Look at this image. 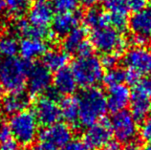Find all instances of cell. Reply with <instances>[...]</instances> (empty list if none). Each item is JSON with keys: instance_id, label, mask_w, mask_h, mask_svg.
Masks as SVG:
<instances>
[{"instance_id": "1", "label": "cell", "mask_w": 151, "mask_h": 150, "mask_svg": "<svg viewBox=\"0 0 151 150\" xmlns=\"http://www.w3.org/2000/svg\"><path fill=\"white\" fill-rule=\"evenodd\" d=\"M78 122L88 127L102 120L107 112L106 95L98 87L84 89L78 95Z\"/></svg>"}, {"instance_id": "2", "label": "cell", "mask_w": 151, "mask_h": 150, "mask_svg": "<svg viewBox=\"0 0 151 150\" xmlns=\"http://www.w3.org/2000/svg\"><path fill=\"white\" fill-rule=\"evenodd\" d=\"M30 64L17 57L0 60V83L9 92L24 91Z\"/></svg>"}, {"instance_id": "3", "label": "cell", "mask_w": 151, "mask_h": 150, "mask_svg": "<svg viewBox=\"0 0 151 150\" xmlns=\"http://www.w3.org/2000/svg\"><path fill=\"white\" fill-rule=\"evenodd\" d=\"M103 69L101 60L94 54L86 57H77L71 66L78 86L84 89L97 87L103 78Z\"/></svg>"}, {"instance_id": "4", "label": "cell", "mask_w": 151, "mask_h": 150, "mask_svg": "<svg viewBox=\"0 0 151 150\" xmlns=\"http://www.w3.org/2000/svg\"><path fill=\"white\" fill-rule=\"evenodd\" d=\"M39 123L33 112L24 110L11 116L8 123L11 134L19 145L28 146L38 137Z\"/></svg>"}, {"instance_id": "5", "label": "cell", "mask_w": 151, "mask_h": 150, "mask_svg": "<svg viewBox=\"0 0 151 150\" xmlns=\"http://www.w3.org/2000/svg\"><path fill=\"white\" fill-rule=\"evenodd\" d=\"M90 43L93 48L102 54L124 53L127 47V40L121 32L111 26L94 29L90 34Z\"/></svg>"}, {"instance_id": "6", "label": "cell", "mask_w": 151, "mask_h": 150, "mask_svg": "<svg viewBox=\"0 0 151 150\" xmlns=\"http://www.w3.org/2000/svg\"><path fill=\"white\" fill-rule=\"evenodd\" d=\"M130 113L137 121L151 115V77L141 78L131 91Z\"/></svg>"}, {"instance_id": "7", "label": "cell", "mask_w": 151, "mask_h": 150, "mask_svg": "<svg viewBox=\"0 0 151 150\" xmlns=\"http://www.w3.org/2000/svg\"><path fill=\"white\" fill-rule=\"evenodd\" d=\"M110 124L112 135L120 143L127 144L133 141L139 132L137 120L126 110L115 113L110 121Z\"/></svg>"}, {"instance_id": "8", "label": "cell", "mask_w": 151, "mask_h": 150, "mask_svg": "<svg viewBox=\"0 0 151 150\" xmlns=\"http://www.w3.org/2000/svg\"><path fill=\"white\" fill-rule=\"evenodd\" d=\"M112 129L110 121L103 118L87 127L82 135V143L88 150H100L111 140Z\"/></svg>"}, {"instance_id": "9", "label": "cell", "mask_w": 151, "mask_h": 150, "mask_svg": "<svg viewBox=\"0 0 151 150\" xmlns=\"http://www.w3.org/2000/svg\"><path fill=\"white\" fill-rule=\"evenodd\" d=\"M51 71L43 65V63L30 64L27 78V86L33 96H39L46 93L52 84Z\"/></svg>"}, {"instance_id": "10", "label": "cell", "mask_w": 151, "mask_h": 150, "mask_svg": "<svg viewBox=\"0 0 151 150\" xmlns=\"http://www.w3.org/2000/svg\"><path fill=\"white\" fill-rule=\"evenodd\" d=\"M34 115L37 118L39 124L50 126L59 121L61 118L59 104L47 95L38 98L34 104Z\"/></svg>"}, {"instance_id": "11", "label": "cell", "mask_w": 151, "mask_h": 150, "mask_svg": "<svg viewBox=\"0 0 151 150\" xmlns=\"http://www.w3.org/2000/svg\"><path fill=\"white\" fill-rule=\"evenodd\" d=\"M124 64L127 69L151 77V50L145 47L133 46L125 53Z\"/></svg>"}, {"instance_id": "12", "label": "cell", "mask_w": 151, "mask_h": 150, "mask_svg": "<svg viewBox=\"0 0 151 150\" xmlns=\"http://www.w3.org/2000/svg\"><path fill=\"white\" fill-rule=\"evenodd\" d=\"M38 138L39 141H48L59 149L73 140V131L67 123L58 121L42 129Z\"/></svg>"}, {"instance_id": "13", "label": "cell", "mask_w": 151, "mask_h": 150, "mask_svg": "<svg viewBox=\"0 0 151 150\" xmlns=\"http://www.w3.org/2000/svg\"><path fill=\"white\" fill-rule=\"evenodd\" d=\"M81 15L76 11H64V13H58L54 15L52 21V32L55 37H64L71 31L78 27L81 22Z\"/></svg>"}, {"instance_id": "14", "label": "cell", "mask_w": 151, "mask_h": 150, "mask_svg": "<svg viewBox=\"0 0 151 150\" xmlns=\"http://www.w3.org/2000/svg\"><path fill=\"white\" fill-rule=\"evenodd\" d=\"M54 9L47 1H37L28 11V20L39 29H49L54 18Z\"/></svg>"}, {"instance_id": "15", "label": "cell", "mask_w": 151, "mask_h": 150, "mask_svg": "<svg viewBox=\"0 0 151 150\" xmlns=\"http://www.w3.org/2000/svg\"><path fill=\"white\" fill-rule=\"evenodd\" d=\"M131 91L125 84L109 87L106 95L107 109L113 113L124 111L130 103Z\"/></svg>"}, {"instance_id": "16", "label": "cell", "mask_w": 151, "mask_h": 150, "mask_svg": "<svg viewBox=\"0 0 151 150\" xmlns=\"http://www.w3.org/2000/svg\"><path fill=\"white\" fill-rule=\"evenodd\" d=\"M30 104V96L24 91L9 92L3 97L1 101V110L4 114L13 116L14 114L27 110Z\"/></svg>"}, {"instance_id": "17", "label": "cell", "mask_w": 151, "mask_h": 150, "mask_svg": "<svg viewBox=\"0 0 151 150\" xmlns=\"http://www.w3.org/2000/svg\"><path fill=\"white\" fill-rule=\"evenodd\" d=\"M48 51V44L46 40L38 38H23L19 42L18 53L21 58L26 61L34 60L39 57H42Z\"/></svg>"}, {"instance_id": "18", "label": "cell", "mask_w": 151, "mask_h": 150, "mask_svg": "<svg viewBox=\"0 0 151 150\" xmlns=\"http://www.w3.org/2000/svg\"><path fill=\"white\" fill-rule=\"evenodd\" d=\"M52 83L54 85V89L63 96H72L78 88V83L72 71L67 67L55 72Z\"/></svg>"}, {"instance_id": "19", "label": "cell", "mask_w": 151, "mask_h": 150, "mask_svg": "<svg viewBox=\"0 0 151 150\" xmlns=\"http://www.w3.org/2000/svg\"><path fill=\"white\" fill-rule=\"evenodd\" d=\"M15 34L20 35L23 38H38L43 40H50L55 34L50 29H39L35 27L29 22L28 19L18 18L14 25Z\"/></svg>"}, {"instance_id": "20", "label": "cell", "mask_w": 151, "mask_h": 150, "mask_svg": "<svg viewBox=\"0 0 151 150\" xmlns=\"http://www.w3.org/2000/svg\"><path fill=\"white\" fill-rule=\"evenodd\" d=\"M128 26L134 35L149 38L151 35V9H145L134 13L128 22Z\"/></svg>"}, {"instance_id": "21", "label": "cell", "mask_w": 151, "mask_h": 150, "mask_svg": "<svg viewBox=\"0 0 151 150\" xmlns=\"http://www.w3.org/2000/svg\"><path fill=\"white\" fill-rule=\"evenodd\" d=\"M59 109H60L61 118L65 121V123L73 126L79 125V110L77 97L66 96L63 98L59 103Z\"/></svg>"}, {"instance_id": "22", "label": "cell", "mask_w": 151, "mask_h": 150, "mask_svg": "<svg viewBox=\"0 0 151 150\" xmlns=\"http://www.w3.org/2000/svg\"><path fill=\"white\" fill-rule=\"evenodd\" d=\"M70 61L69 54L64 50H48L42 56V63L50 71L58 72L63 68H66Z\"/></svg>"}, {"instance_id": "23", "label": "cell", "mask_w": 151, "mask_h": 150, "mask_svg": "<svg viewBox=\"0 0 151 150\" xmlns=\"http://www.w3.org/2000/svg\"><path fill=\"white\" fill-rule=\"evenodd\" d=\"M83 21H84L85 26L91 31L101 28V27L109 26L108 14L97 7H91L86 11L83 17Z\"/></svg>"}, {"instance_id": "24", "label": "cell", "mask_w": 151, "mask_h": 150, "mask_svg": "<svg viewBox=\"0 0 151 150\" xmlns=\"http://www.w3.org/2000/svg\"><path fill=\"white\" fill-rule=\"evenodd\" d=\"M86 31L82 27H77L66 34L63 39V50L68 54H76L83 42L86 40Z\"/></svg>"}, {"instance_id": "25", "label": "cell", "mask_w": 151, "mask_h": 150, "mask_svg": "<svg viewBox=\"0 0 151 150\" xmlns=\"http://www.w3.org/2000/svg\"><path fill=\"white\" fill-rule=\"evenodd\" d=\"M19 43L14 35H0V60L14 57L18 53Z\"/></svg>"}, {"instance_id": "26", "label": "cell", "mask_w": 151, "mask_h": 150, "mask_svg": "<svg viewBox=\"0 0 151 150\" xmlns=\"http://www.w3.org/2000/svg\"><path fill=\"white\" fill-rule=\"evenodd\" d=\"M33 0H5V10L11 17L21 18L32 7Z\"/></svg>"}, {"instance_id": "27", "label": "cell", "mask_w": 151, "mask_h": 150, "mask_svg": "<svg viewBox=\"0 0 151 150\" xmlns=\"http://www.w3.org/2000/svg\"><path fill=\"white\" fill-rule=\"evenodd\" d=\"M102 80L108 88L115 85L124 84V82L125 81V70L120 68V67L109 69L103 75Z\"/></svg>"}, {"instance_id": "28", "label": "cell", "mask_w": 151, "mask_h": 150, "mask_svg": "<svg viewBox=\"0 0 151 150\" xmlns=\"http://www.w3.org/2000/svg\"><path fill=\"white\" fill-rule=\"evenodd\" d=\"M108 24L119 32H124L128 27V15L125 13H108Z\"/></svg>"}, {"instance_id": "29", "label": "cell", "mask_w": 151, "mask_h": 150, "mask_svg": "<svg viewBox=\"0 0 151 150\" xmlns=\"http://www.w3.org/2000/svg\"><path fill=\"white\" fill-rule=\"evenodd\" d=\"M19 144L11 134L8 127H5L0 139V150H18Z\"/></svg>"}, {"instance_id": "30", "label": "cell", "mask_w": 151, "mask_h": 150, "mask_svg": "<svg viewBox=\"0 0 151 150\" xmlns=\"http://www.w3.org/2000/svg\"><path fill=\"white\" fill-rule=\"evenodd\" d=\"M78 0H51V5L58 13L73 11L78 8Z\"/></svg>"}, {"instance_id": "31", "label": "cell", "mask_w": 151, "mask_h": 150, "mask_svg": "<svg viewBox=\"0 0 151 150\" xmlns=\"http://www.w3.org/2000/svg\"><path fill=\"white\" fill-rule=\"evenodd\" d=\"M129 0H104V7L108 13H125L128 11Z\"/></svg>"}, {"instance_id": "32", "label": "cell", "mask_w": 151, "mask_h": 150, "mask_svg": "<svg viewBox=\"0 0 151 150\" xmlns=\"http://www.w3.org/2000/svg\"><path fill=\"white\" fill-rule=\"evenodd\" d=\"M139 132L142 140L147 144H151V115L142 121Z\"/></svg>"}, {"instance_id": "33", "label": "cell", "mask_w": 151, "mask_h": 150, "mask_svg": "<svg viewBox=\"0 0 151 150\" xmlns=\"http://www.w3.org/2000/svg\"><path fill=\"white\" fill-rule=\"evenodd\" d=\"M120 60V55L117 54H106L104 55V57H102L101 60V64L103 66V68H107V69H112L117 67V64Z\"/></svg>"}, {"instance_id": "34", "label": "cell", "mask_w": 151, "mask_h": 150, "mask_svg": "<svg viewBox=\"0 0 151 150\" xmlns=\"http://www.w3.org/2000/svg\"><path fill=\"white\" fill-rule=\"evenodd\" d=\"M147 4L148 0H129L128 10L132 11L133 13H138V11L146 9Z\"/></svg>"}, {"instance_id": "35", "label": "cell", "mask_w": 151, "mask_h": 150, "mask_svg": "<svg viewBox=\"0 0 151 150\" xmlns=\"http://www.w3.org/2000/svg\"><path fill=\"white\" fill-rule=\"evenodd\" d=\"M60 150H88L82 141L79 140H72L64 146L61 147Z\"/></svg>"}, {"instance_id": "36", "label": "cell", "mask_w": 151, "mask_h": 150, "mask_svg": "<svg viewBox=\"0 0 151 150\" xmlns=\"http://www.w3.org/2000/svg\"><path fill=\"white\" fill-rule=\"evenodd\" d=\"M93 51H94V48H93L92 44L90 43V41L85 40L81 45V47L78 48V52L76 54L78 55V57H86V56H90V55H92Z\"/></svg>"}, {"instance_id": "37", "label": "cell", "mask_w": 151, "mask_h": 150, "mask_svg": "<svg viewBox=\"0 0 151 150\" xmlns=\"http://www.w3.org/2000/svg\"><path fill=\"white\" fill-rule=\"evenodd\" d=\"M140 80H141L140 74H138L137 72H135V71L130 70V69H127L125 71V81L127 83L135 85Z\"/></svg>"}, {"instance_id": "38", "label": "cell", "mask_w": 151, "mask_h": 150, "mask_svg": "<svg viewBox=\"0 0 151 150\" xmlns=\"http://www.w3.org/2000/svg\"><path fill=\"white\" fill-rule=\"evenodd\" d=\"M101 149L102 150H122V148L121 146L120 141H118L117 140L116 141L110 140Z\"/></svg>"}, {"instance_id": "39", "label": "cell", "mask_w": 151, "mask_h": 150, "mask_svg": "<svg viewBox=\"0 0 151 150\" xmlns=\"http://www.w3.org/2000/svg\"><path fill=\"white\" fill-rule=\"evenodd\" d=\"M122 150H142L140 144L136 141H130V143H127L125 144V146L122 148Z\"/></svg>"}, {"instance_id": "40", "label": "cell", "mask_w": 151, "mask_h": 150, "mask_svg": "<svg viewBox=\"0 0 151 150\" xmlns=\"http://www.w3.org/2000/svg\"><path fill=\"white\" fill-rule=\"evenodd\" d=\"M101 1H104V0H78V2H81L84 6H93Z\"/></svg>"}, {"instance_id": "41", "label": "cell", "mask_w": 151, "mask_h": 150, "mask_svg": "<svg viewBox=\"0 0 151 150\" xmlns=\"http://www.w3.org/2000/svg\"><path fill=\"white\" fill-rule=\"evenodd\" d=\"M5 11V0H0V14Z\"/></svg>"}, {"instance_id": "42", "label": "cell", "mask_w": 151, "mask_h": 150, "mask_svg": "<svg viewBox=\"0 0 151 150\" xmlns=\"http://www.w3.org/2000/svg\"><path fill=\"white\" fill-rule=\"evenodd\" d=\"M6 126L3 124V122L1 121V120H0V139H1V136H2V134H3V131H4V129H5Z\"/></svg>"}, {"instance_id": "43", "label": "cell", "mask_w": 151, "mask_h": 150, "mask_svg": "<svg viewBox=\"0 0 151 150\" xmlns=\"http://www.w3.org/2000/svg\"><path fill=\"white\" fill-rule=\"evenodd\" d=\"M4 90H5V89H4V87H3V86H2V84L0 83V98H1L3 97V94H4Z\"/></svg>"}, {"instance_id": "44", "label": "cell", "mask_w": 151, "mask_h": 150, "mask_svg": "<svg viewBox=\"0 0 151 150\" xmlns=\"http://www.w3.org/2000/svg\"><path fill=\"white\" fill-rule=\"evenodd\" d=\"M142 150H151V144H148L146 146L144 147V149H142Z\"/></svg>"}, {"instance_id": "45", "label": "cell", "mask_w": 151, "mask_h": 150, "mask_svg": "<svg viewBox=\"0 0 151 150\" xmlns=\"http://www.w3.org/2000/svg\"><path fill=\"white\" fill-rule=\"evenodd\" d=\"M37 1H47V0H37Z\"/></svg>"}, {"instance_id": "46", "label": "cell", "mask_w": 151, "mask_h": 150, "mask_svg": "<svg viewBox=\"0 0 151 150\" xmlns=\"http://www.w3.org/2000/svg\"><path fill=\"white\" fill-rule=\"evenodd\" d=\"M150 2H151V0H150Z\"/></svg>"}]
</instances>
